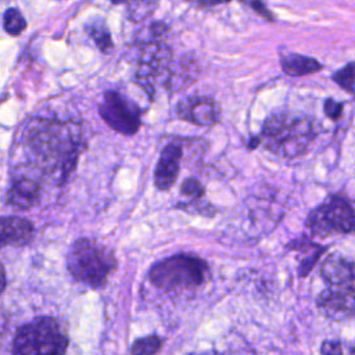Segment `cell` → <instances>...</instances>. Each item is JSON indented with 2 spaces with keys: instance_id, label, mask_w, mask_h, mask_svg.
<instances>
[{
  "instance_id": "obj_8",
  "label": "cell",
  "mask_w": 355,
  "mask_h": 355,
  "mask_svg": "<svg viewBox=\"0 0 355 355\" xmlns=\"http://www.w3.org/2000/svg\"><path fill=\"white\" fill-rule=\"evenodd\" d=\"M176 115L198 126H212L219 121V107L211 97L191 96L178 103Z\"/></svg>"
},
{
  "instance_id": "obj_15",
  "label": "cell",
  "mask_w": 355,
  "mask_h": 355,
  "mask_svg": "<svg viewBox=\"0 0 355 355\" xmlns=\"http://www.w3.org/2000/svg\"><path fill=\"white\" fill-rule=\"evenodd\" d=\"M290 248L298 250L304 252V257H301L300 259V265H298V275L301 277H305L316 265V262L319 261V258L322 257L323 251L326 250V247H322L316 243H302V244H290Z\"/></svg>"
},
{
  "instance_id": "obj_7",
  "label": "cell",
  "mask_w": 355,
  "mask_h": 355,
  "mask_svg": "<svg viewBox=\"0 0 355 355\" xmlns=\"http://www.w3.org/2000/svg\"><path fill=\"white\" fill-rule=\"evenodd\" d=\"M98 114L112 130L125 136H133L141 126V108L114 89L104 92Z\"/></svg>"
},
{
  "instance_id": "obj_6",
  "label": "cell",
  "mask_w": 355,
  "mask_h": 355,
  "mask_svg": "<svg viewBox=\"0 0 355 355\" xmlns=\"http://www.w3.org/2000/svg\"><path fill=\"white\" fill-rule=\"evenodd\" d=\"M305 226L312 236L318 237L349 234L355 227L351 201L343 196L327 197L324 202L309 212Z\"/></svg>"
},
{
  "instance_id": "obj_20",
  "label": "cell",
  "mask_w": 355,
  "mask_h": 355,
  "mask_svg": "<svg viewBox=\"0 0 355 355\" xmlns=\"http://www.w3.org/2000/svg\"><path fill=\"white\" fill-rule=\"evenodd\" d=\"M3 21H4V29L10 35H19L26 28V21L21 14V11L17 8H8L4 12Z\"/></svg>"
},
{
  "instance_id": "obj_10",
  "label": "cell",
  "mask_w": 355,
  "mask_h": 355,
  "mask_svg": "<svg viewBox=\"0 0 355 355\" xmlns=\"http://www.w3.org/2000/svg\"><path fill=\"white\" fill-rule=\"evenodd\" d=\"M182 155L183 150L178 143H169L162 148L154 171V184L159 191L169 190L175 184L180 171Z\"/></svg>"
},
{
  "instance_id": "obj_16",
  "label": "cell",
  "mask_w": 355,
  "mask_h": 355,
  "mask_svg": "<svg viewBox=\"0 0 355 355\" xmlns=\"http://www.w3.org/2000/svg\"><path fill=\"white\" fill-rule=\"evenodd\" d=\"M85 29H86L87 35L94 40V43L97 44L100 51L108 53L110 50H112V47H114L112 37H111V33H110V31L105 25V21L103 18H94L93 21L86 24Z\"/></svg>"
},
{
  "instance_id": "obj_17",
  "label": "cell",
  "mask_w": 355,
  "mask_h": 355,
  "mask_svg": "<svg viewBox=\"0 0 355 355\" xmlns=\"http://www.w3.org/2000/svg\"><path fill=\"white\" fill-rule=\"evenodd\" d=\"M190 355H255L251 347L245 344L244 341L239 340H226L223 344H220L215 349L204 351V352H193Z\"/></svg>"
},
{
  "instance_id": "obj_14",
  "label": "cell",
  "mask_w": 355,
  "mask_h": 355,
  "mask_svg": "<svg viewBox=\"0 0 355 355\" xmlns=\"http://www.w3.org/2000/svg\"><path fill=\"white\" fill-rule=\"evenodd\" d=\"M280 65L283 72L288 76H305V75L316 73L323 68V65L313 57L295 54V53H288L282 55Z\"/></svg>"
},
{
  "instance_id": "obj_11",
  "label": "cell",
  "mask_w": 355,
  "mask_h": 355,
  "mask_svg": "<svg viewBox=\"0 0 355 355\" xmlns=\"http://www.w3.org/2000/svg\"><path fill=\"white\" fill-rule=\"evenodd\" d=\"M319 273L327 287L354 288V263L338 252L330 254L323 259Z\"/></svg>"
},
{
  "instance_id": "obj_3",
  "label": "cell",
  "mask_w": 355,
  "mask_h": 355,
  "mask_svg": "<svg viewBox=\"0 0 355 355\" xmlns=\"http://www.w3.org/2000/svg\"><path fill=\"white\" fill-rule=\"evenodd\" d=\"M67 268L73 279L92 287H103L116 269V258L104 244L82 237L72 243L67 257Z\"/></svg>"
},
{
  "instance_id": "obj_25",
  "label": "cell",
  "mask_w": 355,
  "mask_h": 355,
  "mask_svg": "<svg viewBox=\"0 0 355 355\" xmlns=\"http://www.w3.org/2000/svg\"><path fill=\"white\" fill-rule=\"evenodd\" d=\"M248 6H250L254 11H257L261 17H263L265 19H268V21H273V19H275L273 14L269 11V8H268L263 3L255 1V3H248Z\"/></svg>"
},
{
  "instance_id": "obj_5",
  "label": "cell",
  "mask_w": 355,
  "mask_h": 355,
  "mask_svg": "<svg viewBox=\"0 0 355 355\" xmlns=\"http://www.w3.org/2000/svg\"><path fill=\"white\" fill-rule=\"evenodd\" d=\"M68 334L51 316H40L22 324L12 341V355H65Z\"/></svg>"
},
{
  "instance_id": "obj_24",
  "label": "cell",
  "mask_w": 355,
  "mask_h": 355,
  "mask_svg": "<svg viewBox=\"0 0 355 355\" xmlns=\"http://www.w3.org/2000/svg\"><path fill=\"white\" fill-rule=\"evenodd\" d=\"M323 108H324V114H326L327 118H330L331 121H337L343 115L344 104L334 100V98H326Z\"/></svg>"
},
{
  "instance_id": "obj_19",
  "label": "cell",
  "mask_w": 355,
  "mask_h": 355,
  "mask_svg": "<svg viewBox=\"0 0 355 355\" xmlns=\"http://www.w3.org/2000/svg\"><path fill=\"white\" fill-rule=\"evenodd\" d=\"M180 193L190 202H201L205 194L202 183L194 178H187L180 184Z\"/></svg>"
},
{
  "instance_id": "obj_2",
  "label": "cell",
  "mask_w": 355,
  "mask_h": 355,
  "mask_svg": "<svg viewBox=\"0 0 355 355\" xmlns=\"http://www.w3.org/2000/svg\"><path fill=\"white\" fill-rule=\"evenodd\" d=\"M258 137L268 151L279 157L294 158L308 151L316 137V128L308 116H291L280 112L265 119Z\"/></svg>"
},
{
  "instance_id": "obj_9",
  "label": "cell",
  "mask_w": 355,
  "mask_h": 355,
  "mask_svg": "<svg viewBox=\"0 0 355 355\" xmlns=\"http://www.w3.org/2000/svg\"><path fill=\"white\" fill-rule=\"evenodd\" d=\"M316 305L333 320L349 319L354 315V288L327 287L318 295Z\"/></svg>"
},
{
  "instance_id": "obj_21",
  "label": "cell",
  "mask_w": 355,
  "mask_h": 355,
  "mask_svg": "<svg viewBox=\"0 0 355 355\" xmlns=\"http://www.w3.org/2000/svg\"><path fill=\"white\" fill-rule=\"evenodd\" d=\"M354 62H348L344 68L331 75V79L347 93H354Z\"/></svg>"
},
{
  "instance_id": "obj_26",
  "label": "cell",
  "mask_w": 355,
  "mask_h": 355,
  "mask_svg": "<svg viewBox=\"0 0 355 355\" xmlns=\"http://www.w3.org/2000/svg\"><path fill=\"white\" fill-rule=\"evenodd\" d=\"M4 288H6V272H4L3 265L0 263V295L4 291Z\"/></svg>"
},
{
  "instance_id": "obj_23",
  "label": "cell",
  "mask_w": 355,
  "mask_h": 355,
  "mask_svg": "<svg viewBox=\"0 0 355 355\" xmlns=\"http://www.w3.org/2000/svg\"><path fill=\"white\" fill-rule=\"evenodd\" d=\"M322 355H354L352 347L338 340H327L320 347Z\"/></svg>"
},
{
  "instance_id": "obj_18",
  "label": "cell",
  "mask_w": 355,
  "mask_h": 355,
  "mask_svg": "<svg viewBox=\"0 0 355 355\" xmlns=\"http://www.w3.org/2000/svg\"><path fill=\"white\" fill-rule=\"evenodd\" d=\"M162 347V340L155 336H146L141 338H137L132 347H130V352L132 355H155Z\"/></svg>"
},
{
  "instance_id": "obj_1",
  "label": "cell",
  "mask_w": 355,
  "mask_h": 355,
  "mask_svg": "<svg viewBox=\"0 0 355 355\" xmlns=\"http://www.w3.org/2000/svg\"><path fill=\"white\" fill-rule=\"evenodd\" d=\"M24 146L31 162L61 183L75 169L85 139L76 123L36 119L24 133Z\"/></svg>"
},
{
  "instance_id": "obj_12",
  "label": "cell",
  "mask_w": 355,
  "mask_h": 355,
  "mask_svg": "<svg viewBox=\"0 0 355 355\" xmlns=\"http://www.w3.org/2000/svg\"><path fill=\"white\" fill-rule=\"evenodd\" d=\"M33 239V226L24 218L0 219V248L6 245H24Z\"/></svg>"
},
{
  "instance_id": "obj_4",
  "label": "cell",
  "mask_w": 355,
  "mask_h": 355,
  "mask_svg": "<svg viewBox=\"0 0 355 355\" xmlns=\"http://www.w3.org/2000/svg\"><path fill=\"white\" fill-rule=\"evenodd\" d=\"M209 277L208 263L193 254H175L151 265L150 283L164 291H183L202 286Z\"/></svg>"
},
{
  "instance_id": "obj_13",
  "label": "cell",
  "mask_w": 355,
  "mask_h": 355,
  "mask_svg": "<svg viewBox=\"0 0 355 355\" xmlns=\"http://www.w3.org/2000/svg\"><path fill=\"white\" fill-rule=\"evenodd\" d=\"M40 197V187L36 180L31 178H15L7 191L6 200L10 205L18 208L32 207Z\"/></svg>"
},
{
  "instance_id": "obj_22",
  "label": "cell",
  "mask_w": 355,
  "mask_h": 355,
  "mask_svg": "<svg viewBox=\"0 0 355 355\" xmlns=\"http://www.w3.org/2000/svg\"><path fill=\"white\" fill-rule=\"evenodd\" d=\"M128 12L129 17L135 21H143L146 19L153 10L157 7L155 3L151 1H144V3H128Z\"/></svg>"
}]
</instances>
